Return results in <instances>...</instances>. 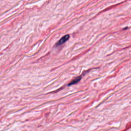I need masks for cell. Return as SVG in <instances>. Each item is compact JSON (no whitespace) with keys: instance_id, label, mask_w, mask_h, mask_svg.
Wrapping results in <instances>:
<instances>
[{"instance_id":"obj_3","label":"cell","mask_w":131,"mask_h":131,"mask_svg":"<svg viewBox=\"0 0 131 131\" xmlns=\"http://www.w3.org/2000/svg\"><path fill=\"white\" fill-rule=\"evenodd\" d=\"M130 126H131V123H130V122L127 125L126 129L122 131H125L129 129L130 128Z\"/></svg>"},{"instance_id":"obj_1","label":"cell","mask_w":131,"mask_h":131,"mask_svg":"<svg viewBox=\"0 0 131 131\" xmlns=\"http://www.w3.org/2000/svg\"><path fill=\"white\" fill-rule=\"evenodd\" d=\"M70 38V35L69 34H67L64 36H63L60 40L58 41V42L56 44L57 46H59L62 45L64 43L68 40H69Z\"/></svg>"},{"instance_id":"obj_2","label":"cell","mask_w":131,"mask_h":131,"mask_svg":"<svg viewBox=\"0 0 131 131\" xmlns=\"http://www.w3.org/2000/svg\"><path fill=\"white\" fill-rule=\"evenodd\" d=\"M82 77L81 76H78L75 78L74 80H72L70 83L68 84V86H72V85H74L77 83L81 79Z\"/></svg>"}]
</instances>
